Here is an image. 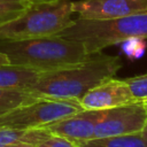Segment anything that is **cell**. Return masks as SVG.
<instances>
[{"label":"cell","instance_id":"1","mask_svg":"<svg viewBox=\"0 0 147 147\" xmlns=\"http://www.w3.org/2000/svg\"><path fill=\"white\" fill-rule=\"evenodd\" d=\"M122 65L119 56L107 55L100 52L91 55L82 63L39 74L26 92L38 98L75 100L79 102L92 87L108 78L115 77Z\"/></svg>","mask_w":147,"mask_h":147},{"label":"cell","instance_id":"2","mask_svg":"<svg viewBox=\"0 0 147 147\" xmlns=\"http://www.w3.org/2000/svg\"><path fill=\"white\" fill-rule=\"evenodd\" d=\"M0 51L6 54L9 64L26 68L38 74L71 67L91 56L83 44L59 34L0 41Z\"/></svg>","mask_w":147,"mask_h":147},{"label":"cell","instance_id":"3","mask_svg":"<svg viewBox=\"0 0 147 147\" xmlns=\"http://www.w3.org/2000/svg\"><path fill=\"white\" fill-rule=\"evenodd\" d=\"M72 1L31 2L14 18L0 24V41L55 36L72 23Z\"/></svg>","mask_w":147,"mask_h":147},{"label":"cell","instance_id":"4","mask_svg":"<svg viewBox=\"0 0 147 147\" xmlns=\"http://www.w3.org/2000/svg\"><path fill=\"white\" fill-rule=\"evenodd\" d=\"M59 36L77 40L90 55L133 38L147 39V13L109 20L77 17Z\"/></svg>","mask_w":147,"mask_h":147},{"label":"cell","instance_id":"5","mask_svg":"<svg viewBox=\"0 0 147 147\" xmlns=\"http://www.w3.org/2000/svg\"><path fill=\"white\" fill-rule=\"evenodd\" d=\"M82 109L80 103L75 100L37 98L0 116V126L15 130L45 127Z\"/></svg>","mask_w":147,"mask_h":147},{"label":"cell","instance_id":"6","mask_svg":"<svg viewBox=\"0 0 147 147\" xmlns=\"http://www.w3.org/2000/svg\"><path fill=\"white\" fill-rule=\"evenodd\" d=\"M146 122L147 110L145 101H136L106 109L95 126L93 139L139 133L142 131Z\"/></svg>","mask_w":147,"mask_h":147},{"label":"cell","instance_id":"7","mask_svg":"<svg viewBox=\"0 0 147 147\" xmlns=\"http://www.w3.org/2000/svg\"><path fill=\"white\" fill-rule=\"evenodd\" d=\"M72 11L80 18L109 20L147 13V0H78Z\"/></svg>","mask_w":147,"mask_h":147},{"label":"cell","instance_id":"8","mask_svg":"<svg viewBox=\"0 0 147 147\" xmlns=\"http://www.w3.org/2000/svg\"><path fill=\"white\" fill-rule=\"evenodd\" d=\"M136 101L139 100L134 98L126 80L111 77L92 87L79 100V103L83 109L106 110Z\"/></svg>","mask_w":147,"mask_h":147},{"label":"cell","instance_id":"9","mask_svg":"<svg viewBox=\"0 0 147 147\" xmlns=\"http://www.w3.org/2000/svg\"><path fill=\"white\" fill-rule=\"evenodd\" d=\"M102 114L103 110L82 109L45 127L51 133L63 137L78 146L93 139L95 126Z\"/></svg>","mask_w":147,"mask_h":147},{"label":"cell","instance_id":"10","mask_svg":"<svg viewBox=\"0 0 147 147\" xmlns=\"http://www.w3.org/2000/svg\"><path fill=\"white\" fill-rule=\"evenodd\" d=\"M39 74L13 64H0V88L28 91Z\"/></svg>","mask_w":147,"mask_h":147},{"label":"cell","instance_id":"11","mask_svg":"<svg viewBox=\"0 0 147 147\" xmlns=\"http://www.w3.org/2000/svg\"><path fill=\"white\" fill-rule=\"evenodd\" d=\"M78 147H147V139L139 132L107 138H94L78 145Z\"/></svg>","mask_w":147,"mask_h":147},{"label":"cell","instance_id":"12","mask_svg":"<svg viewBox=\"0 0 147 147\" xmlns=\"http://www.w3.org/2000/svg\"><path fill=\"white\" fill-rule=\"evenodd\" d=\"M38 96L21 90L0 88V116L5 115L9 110L36 100Z\"/></svg>","mask_w":147,"mask_h":147},{"label":"cell","instance_id":"13","mask_svg":"<svg viewBox=\"0 0 147 147\" xmlns=\"http://www.w3.org/2000/svg\"><path fill=\"white\" fill-rule=\"evenodd\" d=\"M30 3L28 0H0V24L17 16Z\"/></svg>","mask_w":147,"mask_h":147},{"label":"cell","instance_id":"14","mask_svg":"<svg viewBox=\"0 0 147 147\" xmlns=\"http://www.w3.org/2000/svg\"><path fill=\"white\" fill-rule=\"evenodd\" d=\"M48 133L49 131L46 127L26 130L18 140L11 142L7 147H37L41 139H44Z\"/></svg>","mask_w":147,"mask_h":147},{"label":"cell","instance_id":"15","mask_svg":"<svg viewBox=\"0 0 147 147\" xmlns=\"http://www.w3.org/2000/svg\"><path fill=\"white\" fill-rule=\"evenodd\" d=\"M134 98L139 101L147 100V72L125 79Z\"/></svg>","mask_w":147,"mask_h":147},{"label":"cell","instance_id":"16","mask_svg":"<svg viewBox=\"0 0 147 147\" xmlns=\"http://www.w3.org/2000/svg\"><path fill=\"white\" fill-rule=\"evenodd\" d=\"M37 147H78V146L75 142L63 137H60L49 132L44 139H41V141L38 144Z\"/></svg>","mask_w":147,"mask_h":147},{"label":"cell","instance_id":"17","mask_svg":"<svg viewBox=\"0 0 147 147\" xmlns=\"http://www.w3.org/2000/svg\"><path fill=\"white\" fill-rule=\"evenodd\" d=\"M26 130H15L0 126V147H7L11 142L18 140Z\"/></svg>","mask_w":147,"mask_h":147},{"label":"cell","instance_id":"18","mask_svg":"<svg viewBox=\"0 0 147 147\" xmlns=\"http://www.w3.org/2000/svg\"><path fill=\"white\" fill-rule=\"evenodd\" d=\"M8 63H9V61L6 56V54L0 51V64H8Z\"/></svg>","mask_w":147,"mask_h":147},{"label":"cell","instance_id":"19","mask_svg":"<svg viewBox=\"0 0 147 147\" xmlns=\"http://www.w3.org/2000/svg\"><path fill=\"white\" fill-rule=\"evenodd\" d=\"M141 133H142V134H144V137L147 139V122H146V124H145V126H144V129H142Z\"/></svg>","mask_w":147,"mask_h":147},{"label":"cell","instance_id":"20","mask_svg":"<svg viewBox=\"0 0 147 147\" xmlns=\"http://www.w3.org/2000/svg\"><path fill=\"white\" fill-rule=\"evenodd\" d=\"M29 2H41V1H48V0H28Z\"/></svg>","mask_w":147,"mask_h":147},{"label":"cell","instance_id":"21","mask_svg":"<svg viewBox=\"0 0 147 147\" xmlns=\"http://www.w3.org/2000/svg\"><path fill=\"white\" fill-rule=\"evenodd\" d=\"M145 101V106H146V110H147V100H144Z\"/></svg>","mask_w":147,"mask_h":147}]
</instances>
